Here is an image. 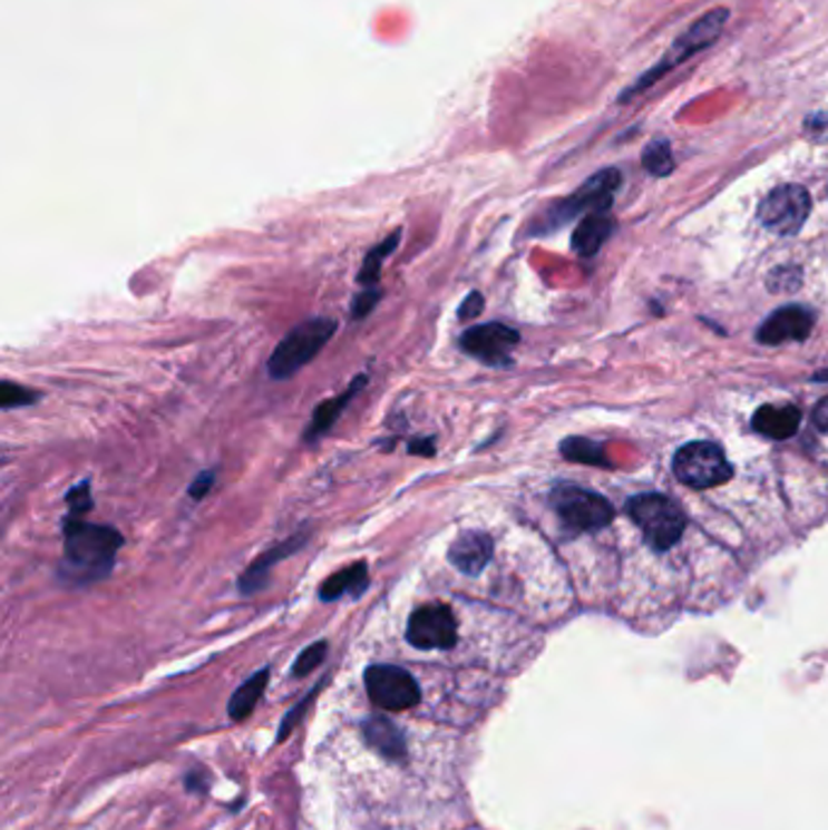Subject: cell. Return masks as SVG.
Instances as JSON below:
<instances>
[{
	"instance_id": "29",
	"label": "cell",
	"mask_w": 828,
	"mask_h": 830,
	"mask_svg": "<svg viewBox=\"0 0 828 830\" xmlns=\"http://www.w3.org/2000/svg\"><path fill=\"white\" fill-rule=\"evenodd\" d=\"M814 423L819 430L828 432V399H824L817 408H814Z\"/></svg>"
},
{
	"instance_id": "25",
	"label": "cell",
	"mask_w": 828,
	"mask_h": 830,
	"mask_svg": "<svg viewBox=\"0 0 828 830\" xmlns=\"http://www.w3.org/2000/svg\"><path fill=\"white\" fill-rule=\"evenodd\" d=\"M66 502L71 508V517H84L92 508V498H90V486L88 481L74 486L69 496H66Z\"/></svg>"
},
{
	"instance_id": "28",
	"label": "cell",
	"mask_w": 828,
	"mask_h": 830,
	"mask_svg": "<svg viewBox=\"0 0 828 830\" xmlns=\"http://www.w3.org/2000/svg\"><path fill=\"white\" fill-rule=\"evenodd\" d=\"M214 479H216L214 471H202V473L197 476V479L193 481V486H189V496H193L195 500L205 498V496L210 494V488H212Z\"/></svg>"
},
{
	"instance_id": "6",
	"label": "cell",
	"mask_w": 828,
	"mask_h": 830,
	"mask_svg": "<svg viewBox=\"0 0 828 830\" xmlns=\"http://www.w3.org/2000/svg\"><path fill=\"white\" fill-rule=\"evenodd\" d=\"M364 687L377 706L387 712L411 710L420 702V690L411 673L397 665H372L364 673Z\"/></svg>"
},
{
	"instance_id": "18",
	"label": "cell",
	"mask_w": 828,
	"mask_h": 830,
	"mask_svg": "<svg viewBox=\"0 0 828 830\" xmlns=\"http://www.w3.org/2000/svg\"><path fill=\"white\" fill-rule=\"evenodd\" d=\"M265 685H267V671H261L257 675H253L251 680H246V683H243L234 692V697H231V702H228V716L236 719V721L246 719L255 710V704H257V700H261Z\"/></svg>"
},
{
	"instance_id": "22",
	"label": "cell",
	"mask_w": 828,
	"mask_h": 830,
	"mask_svg": "<svg viewBox=\"0 0 828 830\" xmlns=\"http://www.w3.org/2000/svg\"><path fill=\"white\" fill-rule=\"evenodd\" d=\"M37 399H39V397H37L35 391L25 389V387H20V384H12V382H8V379H6L3 384H0V406H3V408L30 406V403H35Z\"/></svg>"
},
{
	"instance_id": "13",
	"label": "cell",
	"mask_w": 828,
	"mask_h": 830,
	"mask_svg": "<svg viewBox=\"0 0 828 830\" xmlns=\"http://www.w3.org/2000/svg\"><path fill=\"white\" fill-rule=\"evenodd\" d=\"M617 183H620L617 170H605L601 175H595L593 180H588L586 185L578 189L576 197L566 199L564 212L566 214H574V212H581V209L603 212L610 204V199H613Z\"/></svg>"
},
{
	"instance_id": "1",
	"label": "cell",
	"mask_w": 828,
	"mask_h": 830,
	"mask_svg": "<svg viewBox=\"0 0 828 830\" xmlns=\"http://www.w3.org/2000/svg\"><path fill=\"white\" fill-rule=\"evenodd\" d=\"M121 535L115 527L86 523L84 517L64 520V564L61 570L76 583H90L107 576L121 547Z\"/></svg>"
},
{
	"instance_id": "23",
	"label": "cell",
	"mask_w": 828,
	"mask_h": 830,
	"mask_svg": "<svg viewBox=\"0 0 828 830\" xmlns=\"http://www.w3.org/2000/svg\"><path fill=\"white\" fill-rule=\"evenodd\" d=\"M325 648H329V646H325V642L311 644L309 648H304L300 653V658H296V663H294V675L302 677V675L311 673L314 668H319L321 661L325 658Z\"/></svg>"
},
{
	"instance_id": "15",
	"label": "cell",
	"mask_w": 828,
	"mask_h": 830,
	"mask_svg": "<svg viewBox=\"0 0 828 830\" xmlns=\"http://www.w3.org/2000/svg\"><path fill=\"white\" fill-rule=\"evenodd\" d=\"M368 379H370L368 374H360V377L355 379V382H352V384L341 393V397L323 401V403L316 408V411H314V418H311V426L306 428L304 438H306L309 442H311V440H319L325 430H331V428L338 423V418L343 416V408L352 401V397H355V393H358L364 384H368Z\"/></svg>"
},
{
	"instance_id": "30",
	"label": "cell",
	"mask_w": 828,
	"mask_h": 830,
	"mask_svg": "<svg viewBox=\"0 0 828 830\" xmlns=\"http://www.w3.org/2000/svg\"><path fill=\"white\" fill-rule=\"evenodd\" d=\"M409 449L418 457H432V452H436V445H432L430 440H418V442H411Z\"/></svg>"
},
{
	"instance_id": "11",
	"label": "cell",
	"mask_w": 828,
	"mask_h": 830,
	"mask_svg": "<svg viewBox=\"0 0 828 830\" xmlns=\"http://www.w3.org/2000/svg\"><path fill=\"white\" fill-rule=\"evenodd\" d=\"M494 554V539L486 533H465L459 535L450 551H447V559L465 576H479L484 566L491 562Z\"/></svg>"
},
{
	"instance_id": "20",
	"label": "cell",
	"mask_w": 828,
	"mask_h": 830,
	"mask_svg": "<svg viewBox=\"0 0 828 830\" xmlns=\"http://www.w3.org/2000/svg\"><path fill=\"white\" fill-rule=\"evenodd\" d=\"M399 236H401L399 231H393V234L389 238H384L382 243H379L377 248H372L368 253V257H364V265H362L360 275H358L360 284H364V287H374L377 280H379V270H382V263L399 246Z\"/></svg>"
},
{
	"instance_id": "4",
	"label": "cell",
	"mask_w": 828,
	"mask_h": 830,
	"mask_svg": "<svg viewBox=\"0 0 828 830\" xmlns=\"http://www.w3.org/2000/svg\"><path fill=\"white\" fill-rule=\"evenodd\" d=\"M673 471L690 488H714L731 479V465L712 442H690L678 449Z\"/></svg>"
},
{
	"instance_id": "7",
	"label": "cell",
	"mask_w": 828,
	"mask_h": 830,
	"mask_svg": "<svg viewBox=\"0 0 828 830\" xmlns=\"http://www.w3.org/2000/svg\"><path fill=\"white\" fill-rule=\"evenodd\" d=\"M406 638L420 651L452 648L457 644L455 612L442 603L418 607L406 627Z\"/></svg>"
},
{
	"instance_id": "26",
	"label": "cell",
	"mask_w": 828,
	"mask_h": 830,
	"mask_svg": "<svg viewBox=\"0 0 828 830\" xmlns=\"http://www.w3.org/2000/svg\"><path fill=\"white\" fill-rule=\"evenodd\" d=\"M379 296H382V292L374 290V287H368V292H362L358 299H355V306H352V314H355V319H364L370 314V311L379 304Z\"/></svg>"
},
{
	"instance_id": "8",
	"label": "cell",
	"mask_w": 828,
	"mask_h": 830,
	"mask_svg": "<svg viewBox=\"0 0 828 830\" xmlns=\"http://www.w3.org/2000/svg\"><path fill=\"white\" fill-rule=\"evenodd\" d=\"M811 209V199L805 187L799 185H785L772 189V193L763 199L758 209L760 222L776 234H795L802 228Z\"/></svg>"
},
{
	"instance_id": "17",
	"label": "cell",
	"mask_w": 828,
	"mask_h": 830,
	"mask_svg": "<svg viewBox=\"0 0 828 830\" xmlns=\"http://www.w3.org/2000/svg\"><path fill=\"white\" fill-rule=\"evenodd\" d=\"M610 231H613V224H610L607 216H603V212H593V216L583 219L576 228L574 241H572L574 251L578 255L598 253V248L603 246V241L610 236Z\"/></svg>"
},
{
	"instance_id": "12",
	"label": "cell",
	"mask_w": 828,
	"mask_h": 830,
	"mask_svg": "<svg viewBox=\"0 0 828 830\" xmlns=\"http://www.w3.org/2000/svg\"><path fill=\"white\" fill-rule=\"evenodd\" d=\"M304 541H306V533L290 537L288 541H280V544H275L273 549H267L263 556H257V559L246 568V574H243L241 580H238L241 593L251 595V593L261 590L263 585L267 583V576H270V570H273V566L280 564L282 559H288V556H292L296 549L302 547Z\"/></svg>"
},
{
	"instance_id": "14",
	"label": "cell",
	"mask_w": 828,
	"mask_h": 830,
	"mask_svg": "<svg viewBox=\"0 0 828 830\" xmlns=\"http://www.w3.org/2000/svg\"><path fill=\"white\" fill-rule=\"evenodd\" d=\"M799 420H802V416H799L795 406H763L753 416V428L766 438L787 440L797 432Z\"/></svg>"
},
{
	"instance_id": "2",
	"label": "cell",
	"mask_w": 828,
	"mask_h": 830,
	"mask_svg": "<svg viewBox=\"0 0 828 830\" xmlns=\"http://www.w3.org/2000/svg\"><path fill=\"white\" fill-rule=\"evenodd\" d=\"M338 323L335 319L319 316L306 319L296 329L280 340V345L273 350L267 362V372L273 379H290L296 372L314 360L325 343L335 335Z\"/></svg>"
},
{
	"instance_id": "19",
	"label": "cell",
	"mask_w": 828,
	"mask_h": 830,
	"mask_svg": "<svg viewBox=\"0 0 828 830\" xmlns=\"http://www.w3.org/2000/svg\"><path fill=\"white\" fill-rule=\"evenodd\" d=\"M364 733H368V741L377 748L379 753L387 758H399L403 753V739L399 729L389 724L384 719H374L364 726Z\"/></svg>"
},
{
	"instance_id": "3",
	"label": "cell",
	"mask_w": 828,
	"mask_h": 830,
	"mask_svg": "<svg viewBox=\"0 0 828 830\" xmlns=\"http://www.w3.org/2000/svg\"><path fill=\"white\" fill-rule=\"evenodd\" d=\"M627 512L636 527L644 533V539L651 549L666 551L681 539L685 529V515L678 502L659 494L634 496L627 502Z\"/></svg>"
},
{
	"instance_id": "16",
	"label": "cell",
	"mask_w": 828,
	"mask_h": 830,
	"mask_svg": "<svg viewBox=\"0 0 828 830\" xmlns=\"http://www.w3.org/2000/svg\"><path fill=\"white\" fill-rule=\"evenodd\" d=\"M368 566H364L362 562L352 564V566H345L338 570V574H333L331 578H325L321 583V600H338V597H343L348 593H355L360 595L364 588H368Z\"/></svg>"
},
{
	"instance_id": "9",
	"label": "cell",
	"mask_w": 828,
	"mask_h": 830,
	"mask_svg": "<svg viewBox=\"0 0 828 830\" xmlns=\"http://www.w3.org/2000/svg\"><path fill=\"white\" fill-rule=\"evenodd\" d=\"M518 331L508 329L504 323H481L461 333V350H467L471 358H477L486 364H508L513 348L518 345Z\"/></svg>"
},
{
	"instance_id": "5",
	"label": "cell",
	"mask_w": 828,
	"mask_h": 830,
	"mask_svg": "<svg viewBox=\"0 0 828 830\" xmlns=\"http://www.w3.org/2000/svg\"><path fill=\"white\" fill-rule=\"evenodd\" d=\"M552 506L562 520L578 533H593L613 520V506L601 494L583 491L576 486H556Z\"/></svg>"
},
{
	"instance_id": "24",
	"label": "cell",
	"mask_w": 828,
	"mask_h": 830,
	"mask_svg": "<svg viewBox=\"0 0 828 830\" xmlns=\"http://www.w3.org/2000/svg\"><path fill=\"white\" fill-rule=\"evenodd\" d=\"M562 452L566 459H574V461H601L598 447L586 440H566L562 445Z\"/></svg>"
},
{
	"instance_id": "27",
	"label": "cell",
	"mask_w": 828,
	"mask_h": 830,
	"mask_svg": "<svg viewBox=\"0 0 828 830\" xmlns=\"http://www.w3.org/2000/svg\"><path fill=\"white\" fill-rule=\"evenodd\" d=\"M481 311H484V299H481V294H479V292H471V294L465 299V302H461V306H459V311H457V316H459V321H471V319H477V316L481 314Z\"/></svg>"
},
{
	"instance_id": "21",
	"label": "cell",
	"mask_w": 828,
	"mask_h": 830,
	"mask_svg": "<svg viewBox=\"0 0 828 830\" xmlns=\"http://www.w3.org/2000/svg\"><path fill=\"white\" fill-rule=\"evenodd\" d=\"M644 168L654 175H666L673 170V154L669 144H651L644 152Z\"/></svg>"
},
{
	"instance_id": "10",
	"label": "cell",
	"mask_w": 828,
	"mask_h": 830,
	"mask_svg": "<svg viewBox=\"0 0 828 830\" xmlns=\"http://www.w3.org/2000/svg\"><path fill=\"white\" fill-rule=\"evenodd\" d=\"M814 316L802 306H785L776 311L758 331V340L766 345L790 343V340H805L811 333Z\"/></svg>"
}]
</instances>
